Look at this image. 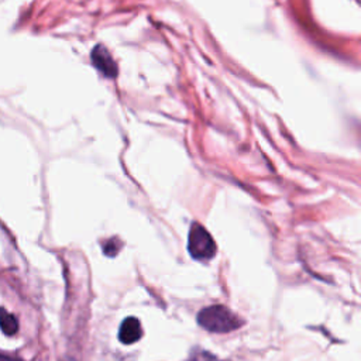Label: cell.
Returning <instances> with one entry per match:
<instances>
[{
	"mask_svg": "<svg viewBox=\"0 0 361 361\" xmlns=\"http://www.w3.org/2000/svg\"><path fill=\"white\" fill-rule=\"evenodd\" d=\"M197 324L212 333H228L243 326V320L228 307L213 305L197 313Z\"/></svg>",
	"mask_w": 361,
	"mask_h": 361,
	"instance_id": "1",
	"label": "cell"
},
{
	"mask_svg": "<svg viewBox=\"0 0 361 361\" xmlns=\"http://www.w3.org/2000/svg\"><path fill=\"white\" fill-rule=\"evenodd\" d=\"M188 251L199 261H206L214 257L216 244L209 231L199 223H193L188 235Z\"/></svg>",
	"mask_w": 361,
	"mask_h": 361,
	"instance_id": "2",
	"label": "cell"
},
{
	"mask_svg": "<svg viewBox=\"0 0 361 361\" xmlns=\"http://www.w3.org/2000/svg\"><path fill=\"white\" fill-rule=\"evenodd\" d=\"M90 58H92V62L96 66V69L100 71L104 76H107V78L117 76V65H116L114 59L111 58L110 52L103 45L99 44L97 47H94Z\"/></svg>",
	"mask_w": 361,
	"mask_h": 361,
	"instance_id": "3",
	"label": "cell"
},
{
	"mask_svg": "<svg viewBox=\"0 0 361 361\" xmlns=\"http://www.w3.org/2000/svg\"><path fill=\"white\" fill-rule=\"evenodd\" d=\"M142 336V327L137 317H126L118 329V340L123 344H133Z\"/></svg>",
	"mask_w": 361,
	"mask_h": 361,
	"instance_id": "4",
	"label": "cell"
},
{
	"mask_svg": "<svg viewBox=\"0 0 361 361\" xmlns=\"http://www.w3.org/2000/svg\"><path fill=\"white\" fill-rule=\"evenodd\" d=\"M0 330L6 336H14L18 331L17 319L14 317V314H11L3 307H0Z\"/></svg>",
	"mask_w": 361,
	"mask_h": 361,
	"instance_id": "5",
	"label": "cell"
},
{
	"mask_svg": "<svg viewBox=\"0 0 361 361\" xmlns=\"http://www.w3.org/2000/svg\"><path fill=\"white\" fill-rule=\"evenodd\" d=\"M120 247H121V243H120V241L113 243V240H110V241L104 245V252H106V255H109V257H114V255H117V252L120 251Z\"/></svg>",
	"mask_w": 361,
	"mask_h": 361,
	"instance_id": "6",
	"label": "cell"
},
{
	"mask_svg": "<svg viewBox=\"0 0 361 361\" xmlns=\"http://www.w3.org/2000/svg\"><path fill=\"white\" fill-rule=\"evenodd\" d=\"M0 361H23V360L14 358V357H8V355H1V354H0Z\"/></svg>",
	"mask_w": 361,
	"mask_h": 361,
	"instance_id": "7",
	"label": "cell"
}]
</instances>
